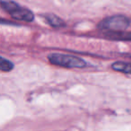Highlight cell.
Segmentation results:
<instances>
[{
	"label": "cell",
	"instance_id": "obj_2",
	"mask_svg": "<svg viewBox=\"0 0 131 131\" xmlns=\"http://www.w3.org/2000/svg\"><path fill=\"white\" fill-rule=\"evenodd\" d=\"M48 58L52 65L67 68H83L87 65L86 61L83 58L60 53H52L49 55Z\"/></svg>",
	"mask_w": 131,
	"mask_h": 131
},
{
	"label": "cell",
	"instance_id": "obj_3",
	"mask_svg": "<svg viewBox=\"0 0 131 131\" xmlns=\"http://www.w3.org/2000/svg\"><path fill=\"white\" fill-rule=\"evenodd\" d=\"M0 5L15 20L31 22L34 19L32 12L21 6L13 0H0Z\"/></svg>",
	"mask_w": 131,
	"mask_h": 131
},
{
	"label": "cell",
	"instance_id": "obj_6",
	"mask_svg": "<svg viewBox=\"0 0 131 131\" xmlns=\"http://www.w3.org/2000/svg\"><path fill=\"white\" fill-rule=\"evenodd\" d=\"M107 36L110 39L118 40H128L131 41V32H126L124 31H118V32H109Z\"/></svg>",
	"mask_w": 131,
	"mask_h": 131
},
{
	"label": "cell",
	"instance_id": "obj_4",
	"mask_svg": "<svg viewBox=\"0 0 131 131\" xmlns=\"http://www.w3.org/2000/svg\"><path fill=\"white\" fill-rule=\"evenodd\" d=\"M44 17L48 24L53 28H62L66 26V23L60 17H58L54 14H47L44 15Z\"/></svg>",
	"mask_w": 131,
	"mask_h": 131
},
{
	"label": "cell",
	"instance_id": "obj_5",
	"mask_svg": "<svg viewBox=\"0 0 131 131\" xmlns=\"http://www.w3.org/2000/svg\"><path fill=\"white\" fill-rule=\"evenodd\" d=\"M111 68L115 71L122 72L125 74H131V63L130 62L117 61L111 65Z\"/></svg>",
	"mask_w": 131,
	"mask_h": 131
},
{
	"label": "cell",
	"instance_id": "obj_1",
	"mask_svg": "<svg viewBox=\"0 0 131 131\" xmlns=\"http://www.w3.org/2000/svg\"><path fill=\"white\" fill-rule=\"evenodd\" d=\"M131 20L126 15H116L109 16L102 20L98 24V28L109 32L124 31L130 26Z\"/></svg>",
	"mask_w": 131,
	"mask_h": 131
},
{
	"label": "cell",
	"instance_id": "obj_8",
	"mask_svg": "<svg viewBox=\"0 0 131 131\" xmlns=\"http://www.w3.org/2000/svg\"><path fill=\"white\" fill-rule=\"evenodd\" d=\"M0 24H8V25H16L15 23L10 22V21L5 20V19H0Z\"/></svg>",
	"mask_w": 131,
	"mask_h": 131
},
{
	"label": "cell",
	"instance_id": "obj_7",
	"mask_svg": "<svg viewBox=\"0 0 131 131\" xmlns=\"http://www.w3.org/2000/svg\"><path fill=\"white\" fill-rule=\"evenodd\" d=\"M14 69V64L8 59L0 57V71L10 72Z\"/></svg>",
	"mask_w": 131,
	"mask_h": 131
},
{
	"label": "cell",
	"instance_id": "obj_9",
	"mask_svg": "<svg viewBox=\"0 0 131 131\" xmlns=\"http://www.w3.org/2000/svg\"><path fill=\"white\" fill-rule=\"evenodd\" d=\"M128 57H129V58H131V55H128Z\"/></svg>",
	"mask_w": 131,
	"mask_h": 131
}]
</instances>
